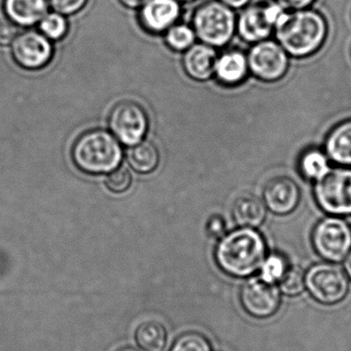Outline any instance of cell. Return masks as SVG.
<instances>
[{
	"mask_svg": "<svg viewBox=\"0 0 351 351\" xmlns=\"http://www.w3.org/2000/svg\"><path fill=\"white\" fill-rule=\"evenodd\" d=\"M268 256L262 234L254 228L238 227L219 238L215 250L217 266L234 278H247L260 271Z\"/></svg>",
	"mask_w": 351,
	"mask_h": 351,
	"instance_id": "1",
	"label": "cell"
},
{
	"mask_svg": "<svg viewBox=\"0 0 351 351\" xmlns=\"http://www.w3.org/2000/svg\"><path fill=\"white\" fill-rule=\"evenodd\" d=\"M274 36L291 58H309L326 44L328 24L315 10L287 12L275 26Z\"/></svg>",
	"mask_w": 351,
	"mask_h": 351,
	"instance_id": "2",
	"label": "cell"
},
{
	"mask_svg": "<svg viewBox=\"0 0 351 351\" xmlns=\"http://www.w3.org/2000/svg\"><path fill=\"white\" fill-rule=\"evenodd\" d=\"M123 151L118 139L104 130L84 133L75 141L73 159L82 171L90 174L110 173L122 161Z\"/></svg>",
	"mask_w": 351,
	"mask_h": 351,
	"instance_id": "3",
	"label": "cell"
},
{
	"mask_svg": "<svg viewBox=\"0 0 351 351\" xmlns=\"http://www.w3.org/2000/svg\"><path fill=\"white\" fill-rule=\"evenodd\" d=\"M237 15L219 0L203 3L195 11L193 29L197 38L213 48L227 46L236 36Z\"/></svg>",
	"mask_w": 351,
	"mask_h": 351,
	"instance_id": "4",
	"label": "cell"
},
{
	"mask_svg": "<svg viewBox=\"0 0 351 351\" xmlns=\"http://www.w3.org/2000/svg\"><path fill=\"white\" fill-rule=\"evenodd\" d=\"M313 198L324 213L351 217V168L337 166L313 182Z\"/></svg>",
	"mask_w": 351,
	"mask_h": 351,
	"instance_id": "5",
	"label": "cell"
},
{
	"mask_svg": "<svg viewBox=\"0 0 351 351\" xmlns=\"http://www.w3.org/2000/svg\"><path fill=\"white\" fill-rule=\"evenodd\" d=\"M311 243L326 262H343L351 252V226L343 217H324L312 230Z\"/></svg>",
	"mask_w": 351,
	"mask_h": 351,
	"instance_id": "6",
	"label": "cell"
},
{
	"mask_svg": "<svg viewBox=\"0 0 351 351\" xmlns=\"http://www.w3.org/2000/svg\"><path fill=\"white\" fill-rule=\"evenodd\" d=\"M349 278L334 263L312 265L305 273V287L309 295L322 305H336L348 295Z\"/></svg>",
	"mask_w": 351,
	"mask_h": 351,
	"instance_id": "7",
	"label": "cell"
},
{
	"mask_svg": "<svg viewBox=\"0 0 351 351\" xmlns=\"http://www.w3.org/2000/svg\"><path fill=\"white\" fill-rule=\"evenodd\" d=\"M246 56L250 75L263 83H276L289 73L291 57L275 40L252 45Z\"/></svg>",
	"mask_w": 351,
	"mask_h": 351,
	"instance_id": "8",
	"label": "cell"
},
{
	"mask_svg": "<svg viewBox=\"0 0 351 351\" xmlns=\"http://www.w3.org/2000/svg\"><path fill=\"white\" fill-rule=\"evenodd\" d=\"M108 126L119 141L132 147L141 143L147 134L149 119L139 104L123 101L117 104L110 112Z\"/></svg>",
	"mask_w": 351,
	"mask_h": 351,
	"instance_id": "9",
	"label": "cell"
},
{
	"mask_svg": "<svg viewBox=\"0 0 351 351\" xmlns=\"http://www.w3.org/2000/svg\"><path fill=\"white\" fill-rule=\"evenodd\" d=\"M240 304L244 311L256 319H266L278 311L281 293L277 285L260 277H250L240 289Z\"/></svg>",
	"mask_w": 351,
	"mask_h": 351,
	"instance_id": "10",
	"label": "cell"
},
{
	"mask_svg": "<svg viewBox=\"0 0 351 351\" xmlns=\"http://www.w3.org/2000/svg\"><path fill=\"white\" fill-rule=\"evenodd\" d=\"M14 59L23 69L36 71L46 66L53 57L50 40L36 32H25L13 42Z\"/></svg>",
	"mask_w": 351,
	"mask_h": 351,
	"instance_id": "11",
	"label": "cell"
},
{
	"mask_svg": "<svg viewBox=\"0 0 351 351\" xmlns=\"http://www.w3.org/2000/svg\"><path fill=\"white\" fill-rule=\"evenodd\" d=\"M301 190L297 182L287 176H277L267 182L262 200L267 210L279 217L291 215L301 202Z\"/></svg>",
	"mask_w": 351,
	"mask_h": 351,
	"instance_id": "12",
	"label": "cell"
},
{
	"mask_svg": "<svg viewBox=\"0 0 351 351\" xmlns=\"http://www.w3.org/2000/svg\"><path fill=\"white\" fill-rule=\"evenodd\" d=\"M273 34L274 26L269 19L266 5H247L237 16L236 36L246 44L268 40Z\"/></svg>",
	"mask_w": 351,
	"mask_h": 351,
	"instance_id": "13",
	"label": "cell"
},
{
	"mask_svg": "<svg viewBox=\"0 0 351 351\" xmlns=\"http://www.w3.org/2000/svg\"><path fill=\"white\" fill-rule=\"evenodd\" d=\"M180 15L178 0H149L141 9V25L152 34H161L169 29Z\"/></svg>",
	"mask_w": 351,
	"mask_h": 351,
	"instance_id": "14",
	"label": "cell"
},
{
	"mask_svg": "<svg viewBox=\"0 0 351 351\" xmlns=\"http://www.w3.org/2000/svg\"><path fill=\"white\" fill-rule=\"evenodd\" d=\"M250 75L246 53L238 49L225 51L217 56L215 77L221 85L234 88L242 85Z\"/></svg>",
	"mask_w": 351,
	"mask_h": 351,
	"instance_id": "15",
	"label": "cell"
},
{
	"mask_svg": "<svg viewBox=\"0 0 351 351\" xmlns=\"http://www.w3.org/2000/svg\"><path fill=\"white\" fill-rule=\"evenodd\" d=\"M215 48L205 44L193 45L184 53V71L191 79L198 82H206L215 77L217 60Z\"/></svg>",
	"mask_w": 351,
	"mask_h": 351,
	"instance_id": "16",
	"label": "cell"
},
{
	"mask_svg": "<svg viewBox=\"0 0 351 351\" xmlns=\"http://www.w3.org/2000/svg\"><path fill=\"white\" fill-rule=\"evenodd\" d=\"M324 151L337 166L351 168V119L338 123L328 131Z\"/></svg>",
	"mask_w": 351,
	"mask_h": 351,
	"instance_id": "17",
	"label": "cell"
},
{
	"mask_svg": "<svg viewBox=\"0 0 351 351\" xmlns=\"http://www.w3.org/2000/svg\"><path fill=\"white\" fill-rule=\"evenodd\" d=\"M267 213L262 198L250 193L238 196L232 206V217L238 227L256 229L264 223Z\"/></svg>",
	"mask_w": 351,
	"mask_h": 351,
	"instance_id": "18",
	"label": "cell"
},
{
	"mask_svg": "<svg viewBox=\"0 0 351 351\" xmlns=\"http://www.w3.org/2000/svg\"><path fill=\"white\" fill-rule=\"evenodd\" d=\"M49 0H5L3 8L12 22L32 26L48 14Z\"/></svg>",
	"mask_w": 351,
	"mask_h": 351,
	"instance_id": "19",
	"label": "cell"
},
{
	"mask_svg": "<svg viewBox=\"0 0 351 351\" xmlns=\"http://www.w3.org/2000/svg\"><path fill=\"white\" fill-rule=\"evenodd\" d=\"M330 169V161L324 149L309 147L301 154L298 161L300 176L308 182L320 180Z\"/></svg>",
	"mask_w": 351,
	"mask_h": 351,
	"instance_id": "20",
	"label": "cell"
},
{
	"mask_svg": "<svg viewBox=\"0 0 351 351\" xmlns=\"http://www.w3.org/2000/svg\"><path fill=\"white\" fill-rule=\"evenodd\" d=\"M129 165L139 173H149L158 167L160 154L151 141H141L132 145L127 154Z\"/></svg>",
	"mask_w": 351,
	"mask_h": 351,
	"instance_id": "21",
	"label": "cell"
},
{
	"mask_svg": "<svg viewBox=\"0 0 351 351\" xmlns=\"http://www.w3.org/2000/svg\"><path fill=\"white\" fill-rule=\"evenodd\" d=\"M167 330L158 322H145L135 330L137 345L145 351H163L167 345Z\"/></svg>",
	"mask_w": 351,
	"mask_h": 351,
	"instance_id": "22",
	"label": "cell"
},
{
	"mask_svg": "<svg viewBox=\"0 0 351 351\" xmlns=\"http://www.w3.org/2000/svg\"><path fill=\"white\" fill-rule=\"evenodd\" d=\"M277 285L283 295L297 297L306 289L305 272L300 267L289 266Z\"/></svg>",
	"mask_w": 351,
	"mask_h": 351,
	"instance_id": "23",
	"label": "cell"
},
{
	"mask_svg": "<svg viewBox=\"0 0 351 351\" xmlns=\"http://www.w3.org/2000/svg\"><path fill=\"white\" fill-rule=\"evenodd\" d=\"M287 265L285 256L279 254H270L266 256L261 266L260 278L272 285H277L287 271Z\"/></svg>",
	"mask_w": 351,
	"mask_h": 351,
	"instance_id": "24",
	"label": "cell"
},
{
	"mask_svg": "<svg viewBox=\"0 0 351 351\" xmlns=\"http://www.w3.org/2000/svg\"><path fill=\"white\" fill-rule=\"evenodd\" d=\"M196 34L194 29L184 24L171 26L166 34V43L174 51H186L194 45Z\"/></svg>",
	"mask_w": 351,
	"mask_h": 351,
	"instance_id": "25",
	"label": "cell"
},
{
	"mask_svg": "<svg viewBox=\"0 0 351 351\" xmlns=\"http://www.w3.org/2000/svg\"><path fill=\"white\" fill-rule=\"evenodd\" d=\"M40 28L43 34L49 40H58L66 36L69 24L61 14H47L40 21Z\"/></svg>",
	"mask_w": 351,
	"mask_h": 351,
	"instance_id": "26",
	"label": "cell"
},
{
	"mask_svg": "<svg viewBox=\"0 0 351 351\" xmlns=\"http://www.w3.org/2000/svg\"><path fill=\"white\" fill-rule=\"evenodd\" d=\"M170 351H213V347L203 335L186 332L176 341Z\"/></svg>",
	"mask_w": 351,
	"mask_h": 351,
	"instance_id": "27",
	"label": "cell"
},
{
	"mask_svg": "<svg viewBox=\"0 0 351 351\" xmlns=\"http://www.w3.org/2000/svg\"><path fill=\"white\" fill-rule=\"evenodd\" d=\"M132 184V176L126 168L121 167L112 170L106 178L108 190L116 194L126 192Z\"/></svg>",
	"mask_w": 351,
	"mask_h": 351,
	"instance_id": "28",
	"label": "cell"
},
{
	"mask_svg": "<svg viewBox=\"0 0 351 351\" xmlns=\"http://www.w3.org/2000/svg\"><path fill=\"white\" fill-rule=\"evenodd\" d=\"M88 0H49L51 7L61 15H73L81 11Z\"/></svg>",
	"mask_w": 351,
	"mask_h": 351,
	"instance_id": "29",
	"label": "cell"
},
{
	"mask_svg": "<svg viewBox=\"0 0 351 351\" xmlns=\"http://www.w3.org/2000/svg\"><path fill=\"white\" fill-rule=\"evenodd\" d=\"M18 36L17 26L9 20L0 19V46L12 44Z\"/></svg>",
	"mask_w": 351,
	"mask_h": 351,
	"instance_id": "30",
	"label": "cell"
},
{
	"mask_svg": "<svg viewBox=\"0 0 351 351\" xmlns=\"http://www.w3.org/2000/svg\"><path fill=\"white\" fill-rule=\"evenodd\" d=\"M227 231V223L221 215H213L206 223V232L209 237H223Z\"/></svg>",
	"mask_w": 351,
	"mask_h": 351,
	"instance_id": "31",
	"label": "cell"
},
{
	"mask_svg": "<svg viewBox=\"0 0 351 351\" xmlns=\"http://www.w3.org/2000/svg\"><path fill=\"white\" fill-rule=\"evenodd\" d=\"M315 0H275V3L289 12L309 9Z\"/></svg>",
	"mask_w": 351,
	"mask_h": 351,
	"instance_id": "32",
	"label": "cell"
},
{
	"mask_svg": "<svg viewBox=\"0 0 351 351\" xmlns=\"http://www.w3.org/2000/svg\"><path fill=\"white\" fill-rule=\"evenodd\" d=\"M232 10H242L250 5L252 0H219Z\"/></svg>",
	"mask_w": 351,
	"mask_h": 351,
	"instance_id": "33",
	"label": "cell"
},
{
	"mask_svg": "<svg viewBox=\"0 0 351 351\" xmlns=\"http://www.w3.org/2000/svg\"><path fill=\"white\" fill-rule=\"evenodd\" d=\"M122 5L130 9H138L143 8L149 0H120Z\"/></svg>",
	"mask_w": 351,
	"mask_h": 351,
	"instance_id": "34",
	"label": "cell"
},
{
	"mask_svg": "<svg viewBox=\"0 0 351 351\" xmlns=\"http://www.w3.org/2000/svg\"><path fill=\"white\" fill-rule=\"evenodd\" d=\"M344 271L349 280H351V252H349L348 256L344 260Z\"/></svg>",
	"mask_w": 351,
	"mask_h": 351,
	"instance_id": "35",
	"label": "cell"
},
{
	"mask_svg": "<svg viewBox=\"0 0 351 351\" xmlns=\"http://www.w3.org/2000/svg\"><path fill=\"white\" fill-rule=\"evenodd\" d=\"M119 351H145V350H143V349H141H141L132 348V347H127V348H123Z\"/></svg>",
	"mask_w": 351,
	"mask_h": 351,
	"instance_id": "36",
	"label": "cell"
},
{
	"mask_svg": "<svg viewBox=\"0 0 351 351\" xmlns=\"http://www.w3.org/2000/svg\"><path fill=\"white\" fill-rule=\"evenodd\" d=\"M180 1H193V0H180Z\"/></svg>",
	"mask_w": 351,
	"mask_h": 351,
	"instance_id": "37",
	"label": "cell"
},
{
	"mask_svg": "<svg viewBox=\"0 0 351 351\" xmlns=\"http://www.w3.org/2000/svg\"><path fill=\"white\" fill-rule=\"evenodd\" d=\"M350 53H351V51H350Z\"/></svg>",
	"mask_w": 351,
	"mask_h": 351,
	"instance_id": "38",
	"label": "cell"
}]
</instances>
